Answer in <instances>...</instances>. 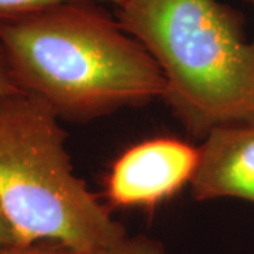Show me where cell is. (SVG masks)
Returning <instances> with one entry per match:
<instances>
[{"mask_svg": "<svg viewBox=\"0 0 254 254\" xmlns=\"http://www.w3.org/2000/svg\"><path fill=\"white\" fill-rule=\"evenodd\" d=\"M16 243H18L17 236H16L13 227L10 226L3 210L0 209V247L1 246L16 245Z\"/></svg>", "mask_w": 254, "mask_h": 254, "instance_id": "obj_10", "label": "cell"}, {"mask_svg": "<svg viewBox=\"0 0 254 254\" xmlns=\"http://www.w3.org/2000/svg\"><path fill=\"white\" fill-rule=\"evenodd\" d=\"M89 254H170L163 242L147 235H128Z\"/></svg>", "mask_w": 254, "mask_h": 254, "instance_id": "obj_6", "label": "cell"}, {"mask_svg": "<svg viewBox=\"0 0 254 254\" xmlns=\"http://www.w3.org/2000/svg\"><path fill=\"white\" fill-rule=\"evenodd\" d=\"M198 148L171 137L150 138L127 148L106 178V198L119 208H150L190 184Z\"/></svg>", "mask_w": 254, "mask_h": 254, "instance_id": "obj_4", "label": "cell"}, {"mask_svg": "<svg viewBox=\"0 0 254 254\" xmlns=\"http://www.w3.org/2000/svg\"><path fill=\"white\" fill-rule=\"evenodd\" d=\"M18 92H23L17 85V81L13 75L11 66L6 51L0 43V102L7 99L10 96L16 95Z\"/></svg>", "mask_w": 254, "mask_h": 254, "instance_id": "obj_9", "label": "cell"}, {"mask_svg": "<svg viewBox=\"0 0 254 254\" xmlns=\"http://www.w3.org/2000/svg\"><path fill=\"white\" fill-rule=\"evenodd\" d=\"M0 43L20 89L60 119L88 122L165 95L158 64L103 3L73 0L0 21Z\"/></svg>", "mask_w": 254, "mask_h": 254, "instance_id": "obj_1", "label": "cell"}, {"mask_svg": "<svg viewBox=\"0 0 254 254\" xmlns=\"http://www.w3.org/2000/svg\"><path fill=\"white\" fill-rule=\"evenodd\" d=\"M0 254H75L63 246L51 245V243H33V245H16L1 246Z\"/></svg>", "mask_w": 254, "mask_h": 254, "instance_id": "obj_8", "label": "cell"}, {"mask_svg": "<svg viewBox=\"0 0 254 254\" xmlns=\"http://www.w3.org/2000/svg\"><path fill=\"white\" fill-rule=\"evenodd\" d=\"M60 120L26 92L0 102V209L18 243L89 254L127 230L75 174Z\"/></svg>", "mask_w": 254, "mask_h": 254, "instance_id": "obj_3", "label": "cell"}, {"mask_svg": "<svg viewBox=\"0 0 254 254\" xmlns=\"http://www.w3.org/2000/svg\"><path fill=\"white\" fill-rule=\"evenodd\" d=\"M116 17L158 64L188 133L254 122V36L240 11L219 0H123Z\"/></svg>", "mask_w": 254, "mask_h": 254, "instance_id": "obj_2", "label": "cell"}, {"mask_svg": "<svg viewBox=\"0 0 254 254\" xmlns=\"http://www.w3.org/2000/svg\"><path fill=\"white\" fill-rule=\"evenodd\" d=\"M245 1L246 3H249V4H250V6L254 9V0H245Z\"/></svg>", "mask_w": 254, "mask_h": 254, "instance_id": "obj_11", "label": "cell"}, {"mask_svg": "<svg viewBox=\"0 0 254 254\" xmlns=\"http://www.w3.org/2000/svg\"><path fill=\"white\" fill-rule=\"evenodd\" d=\"M73 0H0V21L23 17L55 4H61ZM98 3H109L118 7L123 0H92Z\"/></svg>", "mask_w": 254, "mask_h": 254, "instance_id": "obj_7", "label": "cell"}, {"mask_svg": "<svg viewBox=\"0 0 254 254\" xmlns=\"http://www.w3.org/2000/svg\"><path fill=\"white\" fill-rule=\"evenodd\" d=\"M190 187L198 202L237 198L254 203V122L216 127L203 137Z\"/></svg>", "mask_w": 254, "mask_h": 254, "instance_id": "obj_5", "label": "cell"}]
</instances>
